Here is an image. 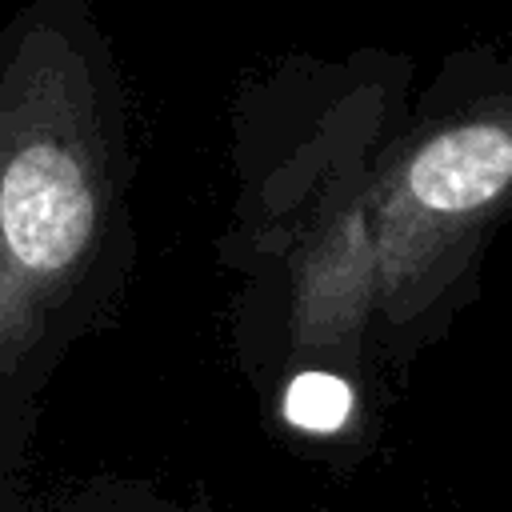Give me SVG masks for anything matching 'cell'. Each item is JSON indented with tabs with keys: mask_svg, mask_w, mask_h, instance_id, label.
<instances>
[{
	"mask_svg": "<svg viewBox=\"0 0 512 512\" xmlns=\"http://www.w3.org/2000/svg\"><path fill=\"white\" fill-rule=\"evenodd\" d=\"M108 216V140L88 60L32 28L0 72V372L44 332Z\"/></svg>",
	"mask_w": 512,
	"mask_h": 512,
	"instance_id": "1",
	"label": "cell"
},
{
	"mask_svg": "<svg viewBox=\"0 0 512 512\" xmlns=\"http://www.w3.org/2000/svg\"><path fill=\"white\" fill-rule=\"evenodd\" d=\"M512 188V108L424 136L388 184L384 212L400 224H456Z\"/></svg>",
	"mask_w": 512,
	"mask_h": 512,
	"instance_id": "2",
	"label": "cell"
},
{
	"mask_svg": "<svg viewBox=\"0 0 512 512\" xmlns=\"http://www.w3.org/2000/svg\"><path fill=\"white\" fill-rule=\"evenodd\" d=\"M352 408H356L352 384L332 376V372H296L284 388V400H280L284 420L300 432H312V436L340 432L352 420Z\"/></svg>",
	"mask_w": 512,
	"mask_h": 512,
	"instance_id": "3",
	"label": "cell"
}]
</instances>
